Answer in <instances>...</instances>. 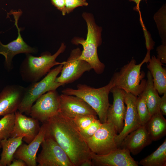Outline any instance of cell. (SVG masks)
<instances>
[{
    "mask_svg": "<svg viewBox=\"0 0 166 166\" xmlns=\"http://www.w3.org/2000/svg\"><path fill=\"white\" fill-rule=\"evenodd\" d=\"M113 87L111 79L109 83L100 88L92 87L85 84H79L76 89L66 88L62 91V93L76 96L81 98L89 105L96 112L102 123L107 121L108 109L110 105L109 96Z\"/></svg>",
    "mask_w": 166,
    "mask_h": 166,
    "instance_id": "277c9868",
    "label": "cell"
},
{
    "mask_svg": "<svg viewBox=\"0 0 166 166\" xmlns=\"http://www.w3.org/2000/svg\"><path fill=\"white\" fill-rule=\"evenodd\" d=\"M60 112L71 118L81 115H97L89 105L76 96L62 93L60 95Z\"/></svg>",
    "mask_w": 166,
    "mask_h": 166,
    "instance_id": "5bb4252c",
    "label": "cell"
},
{
    "mask_svg": "<svg viewBox=\"0 0 166 166\" xmlns=\"http://www.w3.org/2000/svg\"><path fill=\"white\" fill-rule=\"evenodd\" d=\"M136 106L141 125H145L152 116L147 107L145 97L142 93L137 97Z\"/></svg>",
    "mask_w": 166,
    "mask_h": 166,
    "instance_id": "4316f807",
    "label": "cell"
},
{
    "mask_svg": "<svg viewBox=\"0 0 166 166\" xmlns=\"http://www.w3.org/2000/svg\"><path fill=\"white\" fill-rule=\"evenodd\" d=\"M67 14L72 12L76 8L83 6H87L88 3L86 0H65Z\"/></svg>",
    "mask_w": 166,
    "mask_h": 166,
    "instance_id": "f546056e",
    "label": "cell"
},
{
    "mask_svg": "<svg viewBox=\"0 0 166 166\" xmlns=\"http://www.w3.org/2000/svg\"><path fill=\"white\" fill-rule=\"evenodd\" d=\"M1 148H2V147H1V145L0 143V150H1Z\"/></svg>",
    "mask_w": 166,
    "mask_h": 166,
    "instance_id": "74e56055",
    "label": "cell"
},
{
    "mask_svg": "<svg viewBox=\"0 0 166 166\" xmlns=\"http://www.w3.org/2000/svg\"><path fill=\"white\" fill-rule=\"evenodd\" d=\"M9 14L13 15L14 19V25L18 32L17 38L9 43L5 45L0 41V54L5 58V62L8 69L12 67V61L14 57L20 53H34L37 52L36 49L28 45L23 40L20 33L21 29L19 28L18 22L22 14L21 10L18 11L11 10Z\"/></svg>",
    "mask_w": 166,
    "mask_h": 166,
    "instance_id": "8fae6325",
    "label": "cell"
},
{
    "mask_svg": "<svg viewBox=\"0 0 166 166\" xmlns=\"http://www.w3.org/2000/svg\"><path fill=\"white\" fill-rule=\"evenodd\" d=\"M152 141L158 140L166 133V120L160 111L152 116L145 125Z\"/></svg>",
    "mask_w": 166,
    "mask_h": 166,
    "instance_id": "603a6c76",
    "label": "cell"
},
{
    "mask_svg": "<svg viewBox=\"0 0 166 166\" xmlns=\"http://www.w3.org/2000/svg\"><path fill=\"white\" fill-rule=\"evenodd\" d=\"M146 86L142 92L145 99L146 103L151 116L160 111V105L161 98L154 87L152 77L148 70L147 73Z\"/></svg>",
    "mask_w": 166,
    "mask_h": 166,
    "instance_id": "44dd1931",
    "label": "cell"
},
{
    "mask_svg": "<svg viewBox=\"0 0 166 166\" xmlns=\"http://www.w3.org/2000/svg\"><path fill=\"white\" fill-rule=\"evenodd\" d=\"M142 0H129L130 2H135L136 4V6L135 9H137V11L139 12L140 11L139 4L140 2Z\"/></svg>",
    "mask_w": 166,
    "mask_h": 166,
    "instance_id": "8d00e7d4",
    "label": "cell"
},
{
    "mask_svg": "<svg viewBox=\"0 0 166 166\" xmlns=\"http://www.w3.org/2000/svg\"><path fill=\"white\" fill-rule=\"evenodd\" d=\"M147 68L152 75L155 88L160 95L166 93V69L160 60L154 55L149 60Z\"/></svg>",
    "mask_w": 166,
    "mask_h": 166,
    "instance_id": "ffe728a7",
    "label": "cell"
},
{
    "mask_svg": "<svg viewBox=\"0 0 166 166\" xmlns=\"http://www.w3.org/2000/svg\"><path fill=\"white\" fill-rule=\"evenodd\" d=\"M26 163L22 160L19 159H14L9 166H26Z\"/></svg>",
    "mask_w": 166,
    "mask_h": 166,
    "instance_id": "e575fe53",
    "label": "cell"
},
{
    "mask_svg": "<svg viewBox=\"0 0 166 166\" xmlns=\"http://www.w3.org/2000/svg\"><path fill=\"white\" fill-rule=\"evenodd\" d=\"M154 19L156 25L162 44L166 45V5L164 4L154 14Z\"/></svg>",
    "mask_w": 166,
    "mask_h": 166,
    "instance_id": "d4e9b609",
    "label": "cell"
},
{
    "mask_svg": "<svg viewBox=\"0 0 166 166\" xmlns=\"http://www.w3.org/2000/svg\"><path fill=\"white\" fill-rule=\"evenodd\" d=\"M15 113L3 116L0 120V140L10 137L14 127Z\"/></svg>",
    "mask_w": 166,
    "mask_h": 166,
    "instance_id": "484cf974",
    "label": "cell"
},
{
    "mask_svg": "<svg viewBox=\"0 0 166 166\" xmlns=\"http://www.w3.org/2000/svg\"><path fill=\"white\" fill-rule=\"evenodd\" d=\"M140 22L143 30L144 36L145 38L146 46L147 51H150L151 50L153 49L155 43L152 38L150 34L146 29L143 23V22L141 19Z\"/></svg>",
    "mask_w": 166,
    "mask_h": 166,
    "instance_id": "4dcf8cb0",
    "label": "cell"
},
{
    "mask_svg": "<svg viewBox=\"0 0 166 166\" xmlns=\"http://www.w3.org/2000/svg\"><path fill=\"white\" fill-rule=\"evenodd\" d=\"M152 141L145 125H141L128 135L119 148L127 149L135 155L139 153Z\"/></svg>",
    "mask_w": 166,
    "mask_h": 166,
    "instance_id": "d6986e66",
    "label": "cell"
},
{
    "mask_svg": "<svg viewBox=\"0 0 166 166\" xmlns=\"http://www.w3.org/2000/svg\"><path fill=\"white\" fill-rule=\"evenodd\" d=\"M110 92L113 94V102L108 109L106 122L113 124L117 133L119 134L124 126L126 111L124 103L125 92L121 89L113 87Z\"/></svg>",
    "mask_w": 166,
    "mask_h": 166,
    "instance_id": "9a60e30c",
    "label": "cell"
},
{
    "mask_svg": "<svg viewBox=\"0 0 166 166\" xmlns=\"http://www.w3.org/2000/svg\"><path fill=\"white\" fill-rule=\"evenodd\" d=\"M81 51L79 48L73 49L66 61H65L61 75L56 81L65 85L71 83L79 79L85 72L92 69L86 61L80 58Z\"/></svg>",
    "mask_w": 166,
    "mask_h": 166,
    "instance_id": "9c48e42d",
    "label": "cell"
},
{
    "mask_svg": "<svg viewBox=\"0 0 166 166\" xmlns=\"http://www.w3.org/2000/svg\"><path fill=\"white\" fill-rule=\"evenodd\" d=\"M137 97L131 93L125 92L124 103L126 105V111L124 126L122 131L116 135L115 138L118 148L128 135L141 126L136 106Z\"/></svg>",
    "mask_w": 166,
    "mask_h": 166,
    "instance_id": "7c38bea8",
    "label": "cell"
},
{
    "mask_svg": "<svg viewBox=\"0 0 166 166\" xmlns=\"http://www.w3.org/2000/svg\"><path fill=\"white\" fill-rule=\"evenodd\" d=\"M23 136L10 137L0 140L2 151L0 166H9L14 158V155L18 147L23 143Z\"/></svg>",
    "mask_w": 166,
    "mask_h": 166,
    "instance_id": "7402d4cb",
    "label": "cell"
},
{
    "mask_svg": "<svg viewBox=\"0 0 166 166\" xmlns=\"http://www.w3.org/2000/svg\"><path fill=\"white\" fill-rule=\"evenodd\" d=\"M93 164L92 160H85L81 164V166H93Z\"/></svg>",
    "mask_w": 166,
    "mask_h": 166,
    "instance_id": "d590c367",
    "label": "cell"
},
{
    "mask_svg": "<svg viewBox=\"0 0 166 166\" xmlns=\"http://www.w3.org/2000/svg\"><path fill=\"white\" fill-rule=\"evenodd\" d=\"M65 49V45L62 43L58 50L53 55L45 53L37 57L30 53L26 54V58L20 68V73L23 80L31 83L38 81L53 66L64 64L65 61L60 62L57 61L56 59Z\"/></svg>",
    "mask_w": 166,
    "mask_h": 166,
    "instance_id": "5b68a950",
    "label": "cell"
},
{
    "mask_svg": "<svg viewBox=\"0 0 166 166\" xmlns=\"http://www.w3.org/2000/svg\"><path fill=\"white\" fill-rule=\"evenodd\" d=\"M64 64L58 65L50 70L41 81L31 83L25 88L23 96L18 108L20 112L30 115L33 103L39 97L49 91L56 90L60 86L64 85L55 81L61 72Z\"/></svg>",
    "mask_w": 166,
    "mask_h": 166,
    "instance_id": "8992f818",
    "label": "cell"
},
{
    "mask_svg": "<svg viewBox=\"0 0 166 166\" xmlns=\"http://www.w3.org/2000/svg\"><path fill=\"white\" fill-rule=\"evenodd\" d=\"M46 132L45 124L43 123L38 134L30 143L28 144L22 143L18 147L14 154V158L22 160L27 166H37V153L45 138Z\"/></svg>",
    "mask_w": 166,
    "mask_h": 166,
    "instance_id": "ac0fdd59",
    "label": "cell"
},
{
    "mask_svg": "<svg viewBox=\"0 0 166 166\" xmlns=\"http://www.w3.org/2000/svg\"><path fill=\"white\" fill-rule=\"evenodd\" d=\"M1 32L0 31V34H1Z\"/></svg>",
    "mask_w": 166,
    "mask_h": 166,
    "instance_id": "f35d334b",
    "label": "cell"
},
{
    "mask_svg": "<svg viewBox=\"0 0 166 166\" xmlns=\"http://www.w3.org/2000/svg\"><path fill=\"white\" fill-rule=\"evenodd\" d=\"M15 122L10 137L23 136L22 140L27 144L30 143L38 134L40 129L39 121L28 117L19 111L15 113Z\"/></svg>",
    "mask_w": 166,
    "mask_h": 166,
    "instance_id": "2e32d148",
    "label": "cell"
},
{
    "mask_svg": "<svg viewBox=\"0 0 166 166\" xmlns=\"http://www.w3.org/2000/svg\"><path fill=\"white\" fill-rule=\"evenodd\" d=\"M96 119H97V116L81 115L75 117L73 119L80 131L87 128Z\"/></svg>",
    "mask_w": 166,
    "mask_h": 166,
    "instance_id": "83f0119b",
    "label": "cell"
},
{
    "mask_svg": "<svg viewBox=\"0 0 166 166\" xmlns=\"http://www.w3.org/2000/svg\"><path fill=\"white\" fill-rule=\"evenodd\" d=\"M161 98L160 108L162 114L166 115V93H164Z\"/></svg>",
    "mask_w": 166,
    "mask_h": 166,
    "instance_id": "836d02e7",
    "label": "cell"
},
{
    "mask_svg": "<svg viewBox=\"0 0 166 166\" xmlns=\"http://www.w3.org/2000/svg\"><path fill=\"white\" fill-rule=\"evenodd\" d=\"M44 123L46 135L52 137L58 143L74 166H81L85 160H92V152L73 119L59 111Z\"/></svg>",
    "mask_w": 166,
    "mask_h": 166,
    "instance_id": "6da1fadb",
    "label": "cell"
},
{
    "mask_svg": "<svg viewBox=\"0 0 166 166\" xmlns=\"http://www.w3.org/2000/svg\"><path fill=\"white\" fill-rule=\"evenodd\" d=\"M102 123L97 119L85 129L80 131L81 135L85 139L92 136L101 126Z\"/></svg>",
    "mask_w": 166,
    "mask_h": 166,
    "instance_id": "f1b7e54d",
    "label": "cell"
},
{
    "mask_svg": "<svg viewBox=\"0 0 166 166\" xmlns=\"http://www.w3.org/2000/svg\"><path fill=\"white\" fill-rule=\"evenodd\" d=\"M91 159L93 166H138L127 149L118 148L109 153L98 155L92 152Z\"/></svg>",
    "mask_w": 166,
    "mask_h": 166,
    "instance_id": "4fadbf2b",
    "label": "cell"
},
{
    "mask_svg": "<svg viewBox=\"0 0 166 166\" xmlns=\"http://www.w3.org/2000/svg\"><path fill=\"white\" fill-rule=\"evenodd\" d=\"M150 58V51H147L145 58L140 64H137L136 60L132 59L119 72L114 73L111 79L113 87L136 96H139L144 89L147 81L144 79L145 73L141 71V67L145 63H148Z\"/></svg>",
    "mask_w": 166,
    "mask_h": 166,
    "instance_id": "3957f363",
    "label": "cell"
},
{
    "mask_svg": "<svg viewBox=\"0 0 166 166\" xmlns=\"http://www.w3.org/2000/svg\"><path fill=\"white\" fill-rule=\"evenodd\" d=\"M37 157L38 166H74L67 155L52 137L45 135Z\"/></svg>",
    "mask_w": 166,
    "mask_h": 166,
    "instance_id": "ba28073f",
    "label": "cell"
},
{
    "mask_svg": "<svg viewBox=\"0 0 166 166\" xmlns=\"http://www.w3.org/2000/svg\"><path fill=\"white\" fill-rule=\"evenodd\" d=\"M82 16L87 26L86 38L84 40L81 38H74L72 42L73 44H80L83 47L80 58L87 62L96 73L101 74L103 72L105 66L100 60L97 50L102 43V28L96 24L92 14L84 12Z\"/></svg>",
    "mask_w": 166,
    "mask_h": 166,
    "instance_id": "7a4b0ae2",
    "label": "cell"
},
{
    "mask_svg": "<svg viewBox=\"0 0 166 166\" xmlns=\"http://www.w3.org/2000/svg\"><path fill=\"white\" fill-rule=\"evenodd\" d=\"M50 0L52 4L61 12L63 15L64 16L67 14L65 0Z\"/></svg>",
    "mask_w": 166,
    "mask_h": 166,
    "instance_id": "d6a6232c",
    "label": "cell"
},
{
    "mask_svg": "<svg viewBox=\"0 0 166 166\" xmlns=\"http://www.w3.org/2000/svg\"><path fill=\"white\" fill-rule=\"evenodd\" d=\"M117 133L113 124L106 122L102 123L92 136L85 140L92 152L105 155L118 148L115 141Z\"/></svg>",
    "mask_w": 166,
    "mask_h": 166,
    "instance_id": "52a82bcc",
    "label": "cell"
},
{
    "mask_svg": "<svg viewBox=\"0 0 166 166\" xmlns=\"http://www.w3.org/2000/svg\"><path fill=\"white\" fill-rule=\"evenodd\" d=\"M25 87L13 85L5 87L0 93V116L15 113L23 96Z\"/></svg>",
    "mask_w": 166,
    "mask_h": 166,
    "instance_id": "e0dca14e",
    "label": "cell"
},
{
    "mask_svg": "<svg viewBox=\"0 0 166 166\" xmlns=\"http://www.w3.org/2000/svg\"><path fill=\"white\" fill-rule=\"evenodd\" d=\"M157 56L162 63H166V45L162 44L156 48Z\"/></svg>",
    "mask_w": 166,
    "mask_h": 166,
    "instance_id": "1f68e13d",
    "label": "cell"
},
{
    "mask_svg": "<svg viewBox=\"0 0 166 166\" xmlns=\"http://www.w3.org/2000/svg\"><path fill=\"white\" fill-rule=\"evenodd\" d=\"M138 164L143 166H166V139L155 151L141 160Z\"/></svg>",
    "mask_w": 166,
    "mask_h": 166,
    "instance_id": "cb8c5ba5",
    "label": "cell"
},
{
    "mask_svg": "<svg viewBox=\"0 0 166 166\" xmlns=\"http://www.w3.org/2000/svg\"><path fill=\"white\" fill-rule=\"evenodd\" d=\"M60 95L56 90L49 91L39 97L31 108L30 115L42 124L60 111Z\"/></svg>",
    "mask_w": 166,
    "mask_h": 166,
    "instance_id": "30bf717a",
    "label": "cell"
}]
</instances>
